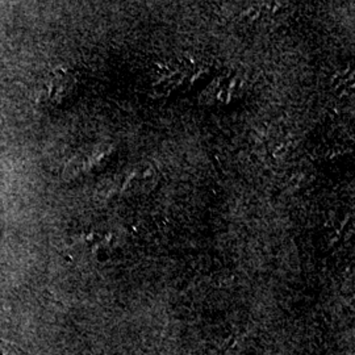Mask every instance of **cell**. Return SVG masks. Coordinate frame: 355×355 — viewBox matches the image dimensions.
Segmentation results:
<instances>
[{
    "label": "cell",
    "instance_id": "cell-1",
    "mask_svg": "<svg viewBox=\"0 0 355 355\" xmlns=\"http://www.w3.org/2000/svg\"><path fill=\"white\" fill-rule=\"evenodd\" d=\"M73 89V78L66 71L55 70L46 78V83L42 89V98L48 102L60 103L67 96L69 89Z\"/></svg>",
    "mask_w": 355,
    "mask_h": 355
}]
</instances>
